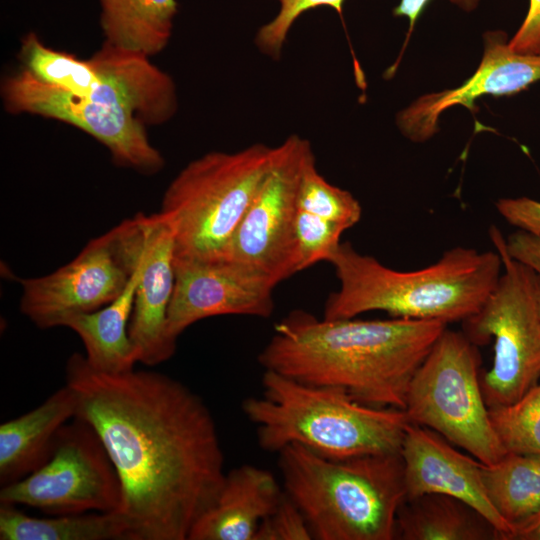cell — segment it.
I'll use <instances>...</instances> for the list:
<instances>
[{
	"mask_svg": "<svg viewBox=\"0 0 540 540\" xmlns=\"http://www.w3.org/2000/svg\"><path fill=\"white\" fill-rule=\"evenodd\" d=\"M76 398L65 384L31 411L0 425L1 487L45 464L62 427L76 415Z\"/></svg>",
	"mask_w": 540,
	"mask_h": 540,
	"instance_id": "obj_18",
	"label": "cell"
},
{
	"mask_svg": "<svg viewBox=\"0 0 540 540\" xmlns=\"http://www.w3.org/2000/svg\"><path fill=\"white\" fill-rule=\"evenodd\" d=\"M123 268L137 272L130 337L139 362L154 366L170 359L176 341L167 331V313L175 283L174 234L158 212L138 213L106 232Z\"/></svg>",
	"mask_w": 540,
	"mask_h": 540,
	"instance_id": "obj_11",
	"label": "cell"
},
{
	"mask_svg": "<svg viewBox=\"0 0 540 540\" xmlns=\"http://www.w3.org/2000/svg\"><path fill=\"white\" fill-rule=\"evenodd\" d=\"M76 415L96 431L118 473L135 540H188L226 473L213 416L186 385L154 371H96L67 360Z\"/></svg>",
	"mask_w": 540,
	"mask_h": 540,
	"instance_id": "obj_1",
	"label": "cell"
},
{
	"mask_svg": "<svg viewBox=\"0 0 540 540\" xmlns=\"http://www.w3.org/2000/svg\"><path fill=\"white\" fill-rule=\"evenodd\" d=\"M312 152L310 142L297 134L278 145L277 158L239 223L223 261L275 286L298 272L297 194L304 164Z\"/></svg>",
	"mask_w": 540,
	"mask_h": 540,
	"instance_id": "obj_10",
	"label": "cell"
},
{
	"mask_svg": "<svg viewBox=\"0 0 540 540\" xmlns=\"http://www.w3.org/2000/svg\"><path fill=\"white\" fill-rule=\"evenodd\" d=\"M489 414L507 452L540 456V383L511 404L489 408Z\"/></svg>",
	"mask_w": 540,
	"mask_h": 540,
	"instance_id": "obj_26",
	"label": "cell"
},
{
	"mask_svg": "<svg viewBox=\"0 0 540 540\" xmlns=\"http://www.w3.org/2000/svg\"><path fill=\"white\" fill-rule=\"evenodd\" d=\"M402 540H502L500 532L464 502L442 494L405 500L396 519Z\"/></svg>",
	"mask_w": 540,
	"mask_h": 540,
	"instance_id": "obj_20",
	"label": "cell"
},
{
	"mask_svg": "<svg viewBox=\"0 0 540 540\" xmlns=\"http://www.w3.org/2000/svg\"><path fill=\"white\" fill-rule=\"evenodd\" d=\"M310 527L298 506L283 497L259 525L254 540H312Z\"/></svg>",
	"mask_w": 540,
	"mask_h": 540,
	"instance_id": "obj_29",
	"label": "cell"
},
{
	"mask_svg": "<svg viewBox=\"0 0 540 540\" xmlns=\"http://www.w3.org/2000/svg\"><path fill=\"white\" fill-rule=\"evenodd\" d=\"M477 346L463 332L445 329L417 369L408 388L410 423L429 428L485 465L507 451L485 402Z\"/></svg>",
	"mask_w": 540,
	"mask_h": 540,
	"instance_id": "obj_8",
	"label": "cell"
},
{
	"mask_svg": "<svg viewBox=\"0 0 540 540\" xmlns=\"http://www.w3.org/2000/svg\"><path fill=\"white\" fill-rule=\"evenodd\" d=\"M441 435L410 423L400 449L406 500L425 494L456 498L486 518L512 540L514 527L491 504L483 484L481 462L454 449Z\"/></svg>",
	"mask_w": 540,
	"mask_h": 540,
	"instance_id": "obj_16",
	"label": "cell"
},
{
	"mask_svg": "<svg viewBox=\"0 0 540 540\" xmlns=\"http://www.w3.org/2000/svg\"><path fill=\"white\" fill-rule=\"evenodd\" d=\"M0 503L48 515L121 512L122 486L100 437L74 417L60 430L50 459L21 480L1 487Z\"/></svg>",
	"mask_w": 540,
	"mask_h": 540,
	"instance_id": "obj_9",
	"label": "cell"
},
{
	"mask_svg": "<svg viewBox=\"0 0 540 540\" xmlns=\"http://www.w3.org/2000/svg\"><path fill=\"white\" fill-rule=\"evenodd\" d=\"M1 540H135L120 512L33 517L16 505L0 503Z\"/></svg>",
	"mask_w": 540,
	"mask_h": 540,
	"instance_id": "obj_22",
	"label": "cell"
},
{
	"mask_svg": "<svg viewBox=\"0 0 540 540\" xmlns=\"http://www.w3.org/2000/svg\"><path fill=\"white\" fill-rule=\"evenodd\" d=\"M489 236L504 270L482 307L462 323L476 346L493 340V362L481 377V389L488 408H494L515 402L538 383L540 316L537 274L508 254L496 226L489 228Z\"/></svg>",
	"mask_w": 540,
	"mask_h": 540,
	"instance_id": "obj_7",
	"label": "cell"
},
{
	"mask_svg": "<svg viewBox=\"0 0 540 540\" xmlns=\"http://www.w3.org/2000/svg\"><path fill=\"white\" fill-rule=\"evenodd\" d=\"M540 540V512L515 525L512 540Z\"/></svg>",
	"mask_w": 540,
	"mask_h": 540,
	"instance_id": "obj_34",
	"label": "cell"
},
{
	"mask_svg": "<svg viewBox=\"0 0 540 540\" xmlns=\"http://www.w3.org/2000/svg\"><path fill=\"white\" fill-rule=\"evenodd\" d=\"M508 254L540 277V235L519 230L505 239Z\"/></svg>",
	"mask_w": 540,
	"mask_h": 540,
	"instance_id": "obj_32",
	"label": "cell"
},
{
	"mask_svg": "<svg viewBox=\"0 0 540 540\" xmlns=\"http://www.w3.org/2000/svg\"><path fill=\"white\" fill-rule=\"evenodd\" d=\"M277 155L278 145L262 143L235 152L211 151L177 174L159 212L173 231L175 259H223Z\"/></svg>",
	"mask_w": 540,
	"mask_h": 540,
	"instance_id": "obj_6",
	"label": "cell"
},
{
	"mask_svg": "<svg viewBox=\"0 0 540 540\" xmlns=\"http://www.w3.org/2000/svg\"><path fill=\"white\" fill-rule=\"evenodd\" d=\"M536 301H537V307H538V312L540 316V277L539 276L536 283Z\"/></svg>",
	"mask_w": 540,
	"mask_h": 540,
	"instance_id": "obj_35",
	"label": "cell"
},
{
	"mask_svg": "<svg viewBox=\"0 0 540 540\" xmlns=\"http://www.w3.org/2000/svg\"><path fill=\"white\" fill-rule=\"evenodd\" d=\"M346 230L324 218L297 208L295 238L297 269H304L331 259Z\"/></svg>",
	"mask_w": 540,
	"mask_h": 540,
	"instance_id": "obj_27",
	"label": "cell"
},
{
	"mask_svg": "<svg viewBox=\"0 0 540 540\" xmlns=\"http://www.w3.org/2000/svg\"><path fill=\"white\" fill-rule=\"evenodd\" d=\"M339 289L326 299L324 319L354 318L384 311L397 318L446 324L475 314L495 288L502 270L497 251L453 247L435 263L414 271L389 268L341 243L329 260Z\"/></svg>",
	"mask_w": 540,
	"mask_h": 540,
	"instance_id": "obj_3",
	"label": "cell"
},
{
	"mask_svg": "<svg viewBox=\"0 0 540 540\" xmlns=\"http://www.w3.org/2000/svg\"><path fill=\"white\" fill-rule=\"evenodd\" d=\"M271 282L227 261L175 259V283L167 313L174 341L192 324L219 315L268 318L274 310Z\"/></svg>",
	"mask_w": 540,
	"mask_h": 540,
	"instance_id": "obj_14",
	"label": "cell"
},
{
	"mask_svg": "<svg viewBox=\"0 0 540 540\" xmlns=\"http://www.w3.org/2000/svg\"><path fill=\"white\" fill-rule=\"evenodd\" d=\"M4 107L70 124L102 143L113 162L143 174H155L165 161L150 143L146 125L127 105L80 98L48 85L22 68L1 84Z\"/></svg>",
	"mask_w": 540,
	"mask_h": 540,
	"instance_id": "obj_12",
	"label": "cell"
},
{
	"mask_svg": "<svg viewBox=\"0 0 540 540\" xmlns=\"http://www.w3.org/2000/svg\"><path fill=\"white\" fill-rule=\"evenodd\" d=\"M430 0H400L397 6L393 9V15L396 17H405L408 20V32L406 42L409 40L418 18L424 11ZM453 5L457 6L465 12L475 10L481 0H448Z\"/></svg>",
	"mask_w": 540,
	"mask_h": 540,
	"instance_id": "obj_33",
	"label": "cell"
},
{
	"mask_svg": "<svg viewBox=\"0 0 540 540\" xmlns=\"http://www.w3.org/2000/svg\"><path fill=\"white\" fill-rule=\"evenodd\" d=\"M496 208L510 224L540 235V202L527 197L501 198Z\"/></svg>",
	"mask_w": 540,
	"mask_h": 540,
	"instance_id": "obj_30",
	"label": "cell"
},
{
	"mask_svg": "<svg viewBox=\"0 0 540 540\" xmlns=\"http://www.w3.org/2000/svg\"><path fill=\"white\" fill-rule=\"evenodd\" d=\"M283 495L270 471L249 464L236 467L226 473L215 501L195 522L188 540H254Z\"/></svg>",
	"mask_w": 540,
	"mask_h": 540,
	"instance_id": "obj_17",
	"label": "cell"
},
{
	"mask_svg": "<svg viewBox=\"0 0 540 540\" xmlns=\"http://www.w3.org/2000/svg\"><path fill=\"white\" fill-rule=\"evenodd\" d=\"M279 454L284 492L316 540H393L406 500L400 453L330 459L301 446Z\"/></svg>",
	"mask_w": 540,
	"mask_h": 540,
	"instance_id": "obj_5",
	"label": "cell"
},
{
	"mask_svg": "<svg viewBox=\"0 0 540 540\" xmlns=\"http://www.w3.org/2000/svg\"><path fill=\"white\" fill-rule=\"evenodd\" d=\"M123 292L104 307L69 318L64 327L73 330L85 347V358L96 371L119 374L134 370L139 353L130 334L137 272H129Z\"/></svg>",
	"mask_w": 540,
	"mask_h": 540,
	"instance_id": "obj_19",
	"label": "cell"
},
{
	"mask_svg": "<svg viewBox=\"0 0 540 540\" xmlns=\"http://www.w3.org/2000/svg\"><path fill=\"white\" fill-rule=\"evenodd\" d=\"M486 494L497 512L515 525L540 512V456L507 452L494 464L481 463Z\"/></svg>",
	"mask_w": 540,
	"mask_h": 540,
	"instance_id": "obj_23",
	"label": "cell"
},
{
	"mask_svg": "<svg viewBox=\"0 0 540 540\" xmlns=\"http://www.w3.org/2000/svg\"><path fill=\"white\" fill-rule=\"evenodd\" d=\"M129 278L105 233L91 239L54 272L20 279V310L41 329L64 327L72 316L98 310L116 299Z\"/></svg>",
	"mask_w": 540,
	"mask_h": 540,
	"instance_id": "obj_13",
	"label": "cell"
},
{
	"mask_svg": "<svg viewBox=\"0 0 540 540\" xmlns=\"http://www.w3.org/2000/svg\"><path fill=\"white\" fill-rule=\"evenodd\" d=\"M540 81V54L512 50L507 35L489 31L484 35L481 62L458 87L427 93L402 109L396 117L400 132L420 143L439 131L441 114L457 105L473 110L475 101L484 95H512Z\"/></svg>",
	"mask_w": 540,
	"mask_h": 540,
	"instance_id": "obj_15",
	"label": "cell"
},
{
	"mask_svg": "<svg viewBox=\"0 0 540 540\" xmlns=\"http://www.w3.org/2000/svg\"><path fill=\"white\" fill-rule=\"evenodd\" d=\"M297 208L324 218L347 230L361 218L359 201L347 190L329 183L318 171L312 152L302 171Z\"/></svg>",
	"mask_w": 540,
	"mask_h": 540,
	"instance_id": "obj_25",
	"label": "cell"
},
{
	"mask_svg": "<svg viewBox=\"0 0 540 540\" xmlns=\"http://www.w3.org/2000/svg\"><path fill=\"white\" fill-rule=\"evenodd\" d=\"M508 43L516 52L540 54V0H529L527 14Z\"/></svg>",
	"mask_w": 540,
	"mask_h": 540,
	"instance_id": "obj_31",
	"label": "cell"
},
{
	"mask_svg": "<svg viewBox=\"0 0 540 540\" xmlns=\"http://www.w3.org/2000/svg\"><path fill=\"white\" fill-rule=\"evenodd\" d=\"M446 328L438 320L397 317L318 319L298 309L275 324L258 362L366 405L404 410L414 374Z\"/></svg>",
	"mask_w": 540,
	"mask_h": 540,
	"instance_id": "obj_2",
	"label": "cell"
},
{
	"mask_svg": "<svg viewBox=\"0 0 540 540\" xmlns=\"http://www.w3.org/2000/svg\"><path fill=\"white\" fill-rule=\"evenodd\" d=\"M278 1L280 5L277 14L258 29L254 40L259 51L273 59L280 57L289 31L302 14L317 7L328 6L342 16L345 0Z\"/></svg>",
	"mask_w": 540,
	"mask_h": 540,
	"instance_id": "obj_28",
	"label": "cell"
},
{
	"mask_svg": "<svg viewBox=\"0 0 540 540\" xmlns=\"http://www.w3.org/2000/svg\"><path fill=\"white\" fill-rule=\"evenodd\" d=\"M98 1L105 42L149 57L168 45L177 14L176 0Z\"/></svg>",
	"mask_w": 540,
	"mask_h": 540,
	"instance_id": "obj_21",
	"label": "cell"
},
{
	"mask_svg": "<svg viewBox=\"0 0 540 540\" xmlns=\"http://www.w3.org/2000/svg\"><path fill=\"white\" fill-rule=\"evenodd\" d=\"M19 59L38 80L76 97H92L103 83L89 59L50 48L33 32L22 39Z\"/></svg>",
	"mask_w": 540,
	"mask_h": 540,
	"instance_id": "obj_24",
	"label": "cell"
},
{
	"mask_svg": "<svg viewBox=\"0 0 540 540\" xmlns=\"http://www.w3.org/2000/svg\"><path fill=\"white\" fill-rule=\"evenodd\" d=\"M242 411L263 450L298 445L330 459L400 453L410 424L403 409L366 405L339 388L272 370H264L262 393L244 399Z\"/></svg>",
	"mask_w": 540,
	"mask_h": 540,
	"instance_id": "obj_4",
	"label": "cell"
}]
</instances>
